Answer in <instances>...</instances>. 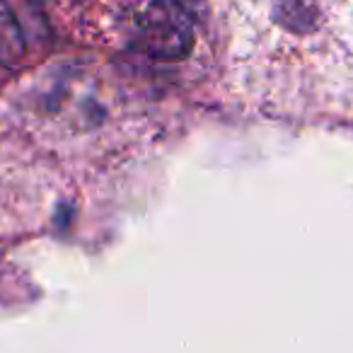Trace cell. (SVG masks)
Returning <instances> with one entry per match:
<instances>
[{"instance_id":"7a4b0ae2","label":"cell","mask_w":353,"mask_h":353,"mask_svg":"<svg viewBox=\"0 0 353 353\" xmlns=\"http://www.w3.org/2000/svg\"><path fill=\"white\" fill-rule=\"evenodd\" d=\"M25 54V37L15 12L0 0V63H17Z\"/></svg>"},{"instance_id":"6da1fadb","label":"cell","mask_w":353,"mask_h":353,"mask_svg":"<svg viewBox=\"0 0 353 353\" xmlns=\"http://www.w3.org/2000/svg\"><path fill=\"white\" fill-rule=\"evenodd\" d=\"M194 25L176 0H150L138 15V46L157 59H182L192 51Z\"/></svg>"}]
</instances>
